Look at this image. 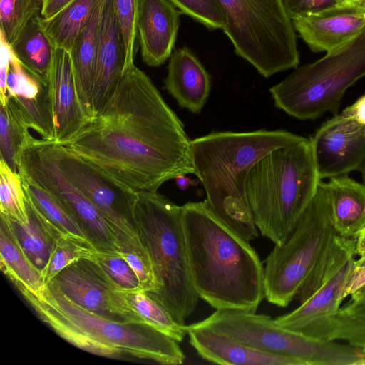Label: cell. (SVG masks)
Wrapping results in <instances>:
<instances>
[{"label": "cell", "mask_w": 365, "mask_h": 365, "mask_svg": "<svg viewBox=\"0 0 365 365\" xmlns=\"http://www.w3.org/2000/svg\"><path fill=\"white\" fill-rule=\"evenodd\" d=\"M191 140L150 78L133 64L103 107L63 145L133 190L155 192L194 173Z\"/></svg>", "instance_id": "1"}, {"label": "cell", "mask_w": 365, "mask_h": 365, "mask_svg": "<svg viewBox=\"0 0 365 365\" xmlns=\"http://www.w3.org/2000/svg\"><path fill=\"white\" fill-rule=\"evenodd\" d=\"M192 283L215 309L255 312L265 298L264 267L250 242L224 224L205 201L181 206Z\"/></svg>", "instance_id": "2"}, {"label": "cell", "mask_w": 365, "mask_h": 365, "mask_svg": "<svg viewBox=\"0 0 365 365\" xmlns=\"http://www.w3.org/2000/svg\"><path fill=\"white\" fill-rule=\"evenodd\" d=\"M300 135L284 130L215 131L191 140L190 158L210 210L250 242L259 236L247 201L246 184L255 164L270 151Z\"/></svg>", "instance_id": "3"}, {"label": "cell", "mask_w": 365, "mask_h": 365, "mask_svg": "<svg viewBox=\"0 0 365 365\" xmlns=\"http://www.w3.org/2000/svg\"><path fill=\"white\" fill-rule=\"evenodd\" d=\"M19 292L43 322L84 351L111 358L128 354L162 364L178 365L185 359L178 341L150 324L97 315L71 301L51 282L38 295Z\"/></svg>", "instance_id": "4"}, {"label": "cell", "mask_w": 365, "mask_h": 365, "mask_svg": "<svg viewBox=\"0 0 365 365\" xmlns=\"http://www.w3.org/2000/svg\"><path fill=\"white\" fill-rule=\"evenodd\" d=\"M319 178L310 139L302 136L261 158L246 184L256 227L274 245L289 236L314 196Z\"/></svg>", "instance_id": "5"}, {"label": "cell", "mask_w": 365, "mask_h": 365, "mask_svg": "<svg viewBox=\"0 0 365 365\" xmlns=\"http://www.w3.org/2000/svg\"><path fill=\"white\" fill-rule=\"evenodd\" d=\"M134 222L137 235L150 259L156 289L148 295L179 324L197 307L188 267L181 206L155 192H137Z\"/></svg>", "instance_id": "6"}, {"label": "cell", "mask_w": 365, "mask_h": 365, "mask_svg": "<svg viewBox=\"0 0 365 365\" xmlns=\"http://www.w3.org/2000/svg\"><path fill=\"white\" fill-rule=\"evenodd\" d=\"M365 76V29L270 88L277 108L299 120L336 115L346 91Z\"/></svg>", "instance_id": "7"}, {"label": "cell", "mask_w": 365, "mask_h": 365, "mask_svg": "<svg viewBox=\"0 0 365 365\" xmlns=\"http://www.w3.org/2000/svg\"><path fill=\"white\" fill-rule=\"evenodd\" d=\"M225 17L222 30L235 53L262 76L297 68L294 27L282 0H217Z\"/></svg>", "instance_id": "8"}, {"label": "cell", "mask_w": 365, "mask_h": 365, "mask_svg": "<svg viewBox=\"0 0 365 365\" xmlns=\"http://www.w3.org/2000/svg\"><path fill=\"white\" fill-rule=\"evenodd\" d=\"M195 324L253 349L300 359L305 365H364L365 362L361 349L305 336L282 327L265 314L219 309Z\"/></svg>", "instance_id": "9"}, {"label": "cell", "mask_w": 365, "mask_h": 365, "mask_svg": "<svg viewBox=\"0 0 365 365\" xmlns=\"http://www.w3.org/2000/svg\"><path fill=\"white\" fill-rule=\"evenodd\" d=\"M336 230L324 182L294 230L281 245H275L264 267L265 298L280 307L294 299L317 260L331 243Z\"/></svg>", "instance_id": "10"}, {"label": "cell", "mask_w": 365, "mask_h": 365, "mask_svg": "<svg viewBox=\"0 0 365 365\" xmlns=\"http://www.w3.org/2000/svg\"><path fill=\"white\" fill-rule=\"evenodd\" d=\"M18 171L52 195L78 222L97 251L118 252L119 237L96 206L61 172L47 140L33 136L22 149Z\"/></svg>", "instance_id": "11"}, {"label": "cell", "mask_w": 365, "mask_h": 365, "mask_svg": "<svg viewBox=\"0 0 365 365\" xmlns=\"http://www.w3.org/2000/svg\"><path fill=\"white\" fill-rule=\"evenodd\" d=\"M355 258L327 284L292 312L278 317L282 327L323 341H344L365 347V321L344 312L341 304L349 296Z\"/></svg>", "instance_id": "12"}, {"label": "cell", "mask_w": 365, "mask_h": 365, "mask_svg": "<svg viewBox=\"0 0 365 365\" xmlns=\"http://www.w3.org/2000/svg\"><path fill=\"white\" fill-rule=\"evenodd\" d=\"M47 141L61 172L104 216L116 232L120 244L136 237L134 207L137 191L63 145L54 140Z\"/></svg>", "instance_id": "13"}, {"label": "cell", "mask_w": 365, "mask_h": 365, "mask_svg": "<svg viewBox=\"0 0 365 365\" xmlns=\"http://www.w3.org/2000/svg\"><path fill=\"white\" fill-rule=\"evenodd\" d=\"M78 306L110 320L145 323L130 307L117 287L91 258H81L50 282Z\"/></svg>", "instance_id": "14"}, {"label": "cell", "mask_w": 365, "mask_h": 365, "mask_svg": "<svg viewBox=\"0 0 365 365\" xmlns=\"http://www.w3.org/2000/svg\"><path fill=\"white\" fill-rule=\"evenodd\" d=\"M310 140L321 180L361 170L365 164V125L341 113L324 123Z\"/></svg>", "instance_id": "15"}, {"label": "cell", "mask_w": 365, "mask_h": 365, "mask_svg": "<svg viewBox=\"0 0 365 365\" xmlns=\"http://www.w3.org/2000/svg\"><path fill=\"white\" fill-rule=\"evenodd\" d=\"M47 87L54 121V141L64 145L88 120L77 93L69 52L54 48Z\"/></svg>", "instance_id": "16"}, {"label": "cell", "mask_w": 365, "mask_h": 365, "mask_svg": "<svg viewBox=\"0 0 365 365\" xmlns=\"http://www.w3.org/2000/svg\"><path fill=\"white\" fill-rule=\"evenodd\" d=\"M182 13L168 0H143L138 24L142 61L163 65L172 54Z\"/></svg>", "instance_id": "17"}, {"label": "cell", "mask_w": 365, "mask_h": 365, "mask_svg": "<svg viewBox=\"0 0 365 365\" xmlns=\"http://www.w3.org/2000/svg\"><path fill=\"white\" fill-rule=\"evenodd\" d=\"M121 31L112 0H104L96 54L93 108L94 115L113 93L124 71Z\"/></svg>", "instance_id": "18"}, {"label": "cell", "mask_w": 365, "mask_h": 365, "mask_svg": "<svg viewBox=\"0 0 365 365\" xmlns=\"http://www.w3.org/2000/svg\"><path fill=\"white\" fill-rule=\"evenodd\" d=\"M294 29L312 51H330L365 29V8L346 7L292 20Z\"/></svg>", "instance_id": "19"}, {"label": "cell", "mask_w": 365, "mask_h": 365, "mask_svg": "<svg viewBox=\"0 0 365 365\" xmlns=\"http://www.w3.org/2000/svg\"><path fill=\"white\" fill-rule=\"evenodd\" d=\"M190 344L206 361L225 365H305L300 359L269 354L195 323L185 325Z\"/></svg>", "instance_id": "20"}, {"label": "cell", "mask_w": 365, "mask_h": 365, "mask_svg": "<svg viewBox=\"0 0 365 365\" xmlns=\"http://www.w3.org/2000/svg\"><path fill=\"white\" fill-rule=\"evenodd\" d=\"M165 88L182 108L197 114L211 89V78L204 66L187 46L178 48L169 58Z\"/></svg>", "instance_id": "21"}, {"label": "cell", "mask_w": 365, "mask_h": 365, "mask_svg": "<svg viewBox=\"0 0 365 365\" xmlns=\"http://www.w3.org/2000/svg\"><path fill=\"white\" fill-rule=\"evenodd\" d=\"M337 235L356 239L365 228V184L347 175L324 182Z\"/></svg>", "instance_id": "22"}, {"label": "cell", "mask_w": 365, "mask_h": 365, "mask_svg": "<svg viewBox=\"0 0 365 365\" xmlns=\"http://www.w3.org/2000/svg\"><path fill=\"white\" fill-rule=\"evenodd\" d=\"M104 0H98L93 13L70 53L81 107L88 119L94 116L93 92L101 19Z\"/></svg>", "instance_id": "23"}, {"label": "cell", "mask_w": 365, "mask_h": 365, "mask_svg": "<svg viewBox=\"0 0 365 365\" xmlns=\"http://www.w3.org/2000/svg\"><path fill=\"white\" fill-rule=\"evenodd\" d=\"M20 176L27 204L54 242L66 239L93 247L78 222L57 199L24 175Z\"/></svg>", "instance_id": "24"}, {"label": "cell", "mask_w": 365, "mask_h": 365, "mask_svg": "<svg viewBox=\"0 0 365 365\" xmlns=\"http://www.w3.org/2000/svg\"><path fill=\"white\" fill-rule=\"evenodd\" d=\"M1 269L19 291L39 294L45 287L41 272L36 268L21 248L11 223L1 214Z\"/></svg>", "instance_id": "25"}, {"label": "cell", "mask_w": 365, "mask_h": 365, "mask_svg": "<svg viewBox=\"0 0 365 365\" xmlns=\"http://www.w3.org/2000/svg\"><path fill=\"white\" fill-rule=\"evenodd\" d=\"M41 17L31 19L11 47L24 68L47 84L55 48L41 27Z\"/></svg>", "instance_id": "26"}, {"label": "cell", "mask_w": 365, "mask_h": 365, "mask_svg": "<svg viewBox=\"0 0 365 365\" xmlns=\"http://www.w3.org/2000/svg\"><path fill=\"white\" fill-rule=\"evenodd\" d=\"M355 255L356 239L336 234L317 260L295 299L300 304L307 301L333 279Z\"/></svg>", "instance_id": "27"}, {"label": "cell", "mask_w": 365, "mask_h": 365, "mask_svg": "<svg viewBox=\"0 0 365 365\" xmlns=\"http://www.w3.org/2000/svg\"><path fill=\"white\" fill-rule=\"evenodd\" d=\"M98 0H74L51 18L41 17V27L55 48L71 53Z\"/></svg>", "instance_id": "28"}, {"label": "cell", "mask_w": 365, "mask_h": 365, "mask_svg": "<svg viewBox=\"0 0 365 365\" xmlns=\"http://www.w3.org/2000/svg\"><path fill=\"white\" fill-rule=\"evenodd\" d=\"M22 115L9 100L0 104V153L1 160L14 172L18 166L21 152L32 136Z\"/></svg>", "instance_id": "29"}, {"label": "cell", "mask_w": 365, "mask_h": 365, "mask_svg": "<svg viewBox=\"0 0 365 365\" xmlns=\"http://www.w3.org/2000/svg\"><path fill=\"white\" fill-rule=\"evenodd\" d=\"M126 302L147 324L181 342L187 334L185 325L179 324L160 303L140 289L123 290Z\"/></svg>", "instance_id": "30"}, {"label": "cell", "mask_w": 365, "mask_h": 365, "mask_svg": "<svg viewBox=\"0 0 365 365\" xmlns=\"http://www.w3.org/2000/svg\"><path fill=\"white\" fill-rule=\"evenodd\" d=\"M26 205L29 215L27 224L9 220L24 252L34 266L41 272L48 263L55 242L47 234L27 202Z\"/></svg>", "instance_id": "31"}, {"label": "cell", "mask_w": 365, "mask_h": 365, "mask_svg": "<svg viewBox=\"0 0 365 365\" xmlns=\"http://www.w3.org/2000/svg\"><path fill=\"white\" fill-rule=\"evenodd\" d=\"M0 210L1 214L11 221L21 224L29 222L21 178L2 160H0Z\"/></svg>", "instance_id": "32"}, {"label": "cell", "mask_w": 365, "mask_h": 365, "mask_svg": "<svg viewBox=\"0 0 365 365\" xmlns=\"http://www.w3.org/2000/svg\"><path fill=\"white\" fill-rule=\"evenodd\" d=\"M43 0H0V34L11 46L29 22L41 16Z\"/></svg>", "instance_id": "33"}, {"label": "cell", "mask_w": 365, "mask_h": 365, "mask_svg": "<svg viewBox=\"0 0 365 365\" xmlns=\"http://www.w3.org/2000/svg\"><path fill=\"white\" fill-rule=\"evenodd\" d=\"M143 0H112L124 48V71L134 64L138 24Z\"/></svg>", "instance_id": "34"}, {"label": "cell", "mask_w": 365, "mask_h": 365, "mask_svg": "<svg viewBox=\"0 0 365 365\" xmlns=\"http://www.w3.org/2000/svg\"><path fill=\"white\" fill-rule=\"evenodd\" d=\"M118 253L136 274L140 289L148 294L156 289V280L150 259L138 236L120 244Z\"/></svg>", "instance_id": "35"}, {"label": "cell", "mask_w": 365, "mask_h": 365, "mask_svg": "<svg viewBox=\"0 0 365 365\" xmlns=\"http://www.w3.org/2000/svg\"><path fill=\"white\" fill-rule=\"evenodd\" d=\"M95 251L91 246L71 240L55 242L48 263L41 271L45 284L66 267L81 258L91 257Z\"/></svg>", "instance_id": "36"}, {"label": "cell", "mask_w": 365, "mask_h": 365, "mask_svg": "<svg viewBox=\"0 0 365 365\" xmlns=\"http://www.w3.org/2000/svg\"><path fill=\"white\" fill-rule=\"evenodd\" d=\"M91 258L120 289H140L136 274L118 252L96 250Z\"/></svg>", "instance_id": "37"}, {"label": "cell", "mask_w": 365, "mask_h": 365, "mask_svg": "<svg viewBox=\"0 0 365 365\" xmlns=\"http://www.w3.org/2000/svg\"><path fill=\"white\" fill-rule=\"evenodd\" d=\"M182 14L210 30L222 29L226 26L225 13L217 0H168Z\"/></svg>", "instance_id": "38"}, {"label": "cell", "mask_w": 365, "mask_h": 365, "mask_svg": "<svg viewBox=\"0 0 365 365\" xmlns=\"http://www.w3.org/2000/svg\"><path fill=\"white\" fill-rule=\"evenodd\" d=\"M282 3L292 20L334 9L346 7V0H282Z\"/></svg>", "instance_id": "39"}, {"label": "cell", "mask_w": 365, "mask_h": 365, "mask_svg": "<svg viewBox=\"0 0 365 365\" xmlns=\"http://www.w3.org/2000/svg\"><path fill=\"white\" fill-rule=\"evenodd\" d=\"M13 54L14 52L11 46L8 44L3 35L0 34V104L3 106L7 103L6 78Z\"/></svg>", "instance_id": "40"}, {"label": "cell", "mask_w": 365, "mask_h": 365, "mask_svg": "<svg viewBox=\"0 0 365 365\" xmlns=\"http://www.w3.org/2000/svg\"><path fill=\"white\" fill-rule=\"evenodd\" d=\"M341 113L354 119L358 123L365 125V95L346 108Z\"/></svg>", "instance_id": "41"}, {"label": "cell", "mask_w": 365, "mask_h": 365, "mask_svg": "<svg viewBox=\"0 0 365 365\" xmlns=\"http://www.w3.org/2000/svg\"><path fill=\"white\" fill-rule=\"evenodd\" d=\"M73 1L74 0H43L41 17L45 19L51 18Z\"/></svg>", "instance_id": "42"}, {"label": "cell", "mask_w": 365, "mask_h": 365, "mask_svg": "<svg viewBox=\"0 0 365 365\" xmlns=\"http://www.w3.org/2000/svg\"><path fill=\"white\" fill-rule=\"evenodd\" d=\"M341 309L350 315L365 321V296L349 300Z\"/></svg>", "instance_id": "43"}, {"label": "cell", "mask_w": 365, "mask_h": 365, "mask_svg": "<svg viewBox=\"0 0 365 365\" xmlns=\"http://www.w3.org/2000/svg\"><path fill=\"white\" fill-rule=\"evenodd\" d=\"M175 180L177 187L181 190H187L191 185L190 178L184 174L176 176Z\"/></svg>", "instance_id": "44"}, {"label": "cell", "mask_w": 365, "mask_h": 365, "mask_svg": "<svg viewBox=\"0 0 365 365\" xmlns=\"http://www.w3.org/2000/svg\"><path fill=\"white\" fill-rule=\"evenodd\" d=\"M365 252V228L361 231L356 240V253L360 255Z\"/></svg>", "instance_id": "45"}, {"label": "cell", "mask_w": 365, "mask_h": 365, "mask_svg": "<svg viewBox=\"0 0 365 365\" xmlns=\"http://www.w3.org/2000/svg\"><path fill=\"white\" fill-rule=\"evenodd\" d=\"M360 171L361 173L363 182L365 184V164L363 165Z\"/></svg>", "instance_id": "46"}, {"label": "cell", "mask_w": 365, "mask_h": 365, "mask_svg": "<svg viewBox=\"0 0 365 365\" xmlns=\"http://www.w3.org/2000/svg\"><path fill=\"white\" fill-rule=\"evenodd\" d=\"M361 350H362L364 356L365 357V347H364Z\"/></svg>", "instance_id": "47"}]
</instances>
